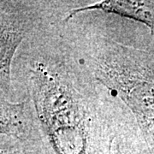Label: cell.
<instances>
[{"instance_id": "52a82bcc", "label": "cell", "mask_w": 154, "mask_h": 154, "mask_svg": "<svg viewBox=\"0 0 154 154\" xmlns=\"http://www.w3.org/2000/svg\"><path fill=\"white\" fill-rule=\"evenodd\" d=\"M0 154H54V152L46 139L21 140L6 135H1Z\"/></svg>"}, {"instance_id": "8992f818", "label": "cell", "mask_w": 154, "mask_h": 154, "mask_svg": "<svg viewBox=\"0 0 154 154\" xmlns=\"http://www.w3.org/2000/svg\"><path fill=\"white\" fill-rule=\"evenodd\" d=\"M110 154H152L129 110L118 109Z\"/></svg>"}, {"instance_id": "3957f363", "label": "cell", "mask_w": 154, "mask_h": 154, "mask_svg": "<svg viewBox=\"0 0 154 154\" xmlns=\"http://www.w3.org/2000/svg\"><path fill=\"white\" fill-rule=\"evenodd\" d=\"M63 2L0 1V99H8L12 91L11 69L23 40L45 26L62 21L56 11Z\"/></svg>"}, {"instance_id": "5b68a950", "label": "cell", "mask_w": 154, "mask_h": 154, "mask_svg": "<svg viewBox=\"0 0 154 154\" xmlns=\"http://www.w3.org/2000/svg\"><path fill=\"white\" fill-rule=\"evenodd\" d=\"M100 11L146 25L154 36V0H105L73 9L64 18L69 22L82 12Z\"/></svg>"}, {"instance_id": "277c9868", "label": "cell", "mask_w": 154, "mask_h": 154, "mask_svg": "<svg viewBox=\"0 0 154 154\" xmlns=\"http://www.w3.org/2000/svg\"><path fill=\"white\" fill-rule=\"evenodd\" d=\"M0 135L21 140L45 139L33 102L28 96L17 103L0 99Z\"/></svg>"}, {"instance_id": "6da1fadb", "label": "cell", "mask_w": 154, "mask_h": 154, "mask_svg": "<svg viewBox=\"0 0 154 154\" xmlns=\"http://www.w3.org/2000/svg\"><path fill=\"white\" fill-rule=\"evenodd\" d=\"M64 22L26 39L17 61L54 154H110L118 108L79 59Z\"/></svg>"}, {"instance_id": "7a4b0ae2", "label": "cell", "mask_w": 154, "mask_h": 154, "mask_svg": "<svg viewBox=\"0 0 154 154\" xmlns=\"http://www.w3.org/2000/svg\"><path fill=\"white\" fill-rule=\"evenodd\" d=\"M79 59L94 79L132 114L154 154V45L138 48L102 34L72 38Z\"/></svg>"}]
</instances>
